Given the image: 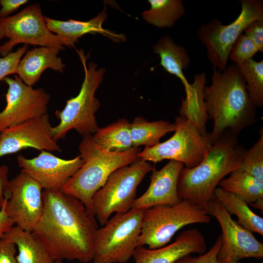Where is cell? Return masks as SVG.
<instances>
[{"instance_id": "obj_1", "label": "cell", "mask_w": 263, "mask_h": 263, "mask_svg": "<svg viewBox=\"0 0 263 263\" xmlns=\"http://www.w3.org/2000/svg\"><path fill=\"white\" fill-rule=\"evenodd\" d=\"M43 209L31 233L55 261H92L97 225L94 215L61 190L42 191Z\"/></svg>"}, {"instance_id": "obj_2", "label": "cell", "mask_w": 263, "mask_h": 263, "mask_svg": "<svg viewBox=\"0 0 263 263\" xmlns=\"http://www.w3.org/2000/svg\"><path fill=\"white\" fill-rule=\"evenodd\" d=\"M206 113L213 121L212 144L226 130L237 136L256 121V106L248 94L245 80L235 63L224 71L213 69L211 84L204 88Z\"/></svg>"}, {"instance_id": "obj_3", "label": "cell", "mask_w": 263, "mask_h": 263, "mask_svg": "<svg viewBox=\"0 0 263 263\" xmlns=\"http://www.w3.org/2000/svg\"><path fill=\"white\" fill-rule=\"evenodd\" d=\"M245 150L239 144L237 136L228 130L225 131L199 165L190 169L182 168L177 184L179 198L204 207L220 181L239 169Z\"/></svg>"}, {"instance_id": "obj_4", "label": "cell", "mask_w": 263, "mask_h": 263, "mask_svg": "<svg viewBox=\"0 0 263 263\" xmlns=\"http://www.w3.org/2000/svg\"><path fill=\"white\" fill-rule=\"evenodd\" d=\"M78 148L83 164L61 190L80 200L92 212L94 194L113 172L138 159L141 150L139 147H132L122 152H109L96 145L92 135L83 137Z\"/></svg>"}, {"instance_id": "obj_5", "label": "cell", "mask_w": 263, "mask_h": 263, "mask_svg": "<svg viewBox=\"0 0 263 263\" xmlns=\"http://www.w3.org/2000/svg\"><path fill=\"white\" fill-rule=\"evenodd\" d=\"M75 50L84 70V79L78 94L68 100L62 110L55 112L60 120L57 126L52 128L54 139L56 141L65 138L72 129L84 137L94 134L99 128L95 113L100 103L94 95L106 71L102 67L98 68L94 62H91L87 65V57L83 50Z\"/></svg>"}, {"instance_id": "obj_6", "label": "cell", "mask_w": 263, "mask_h": 263, "mask_svg": "<svg viewBox=\"0 0 263 263\" xmlns=\"http://www.w3.org/2000/svg\"><path fill=\"white\" fill-rule=\"evenodd\" d=\"M210 221L204 207L188 201L182 200L173 206H154L144 211L138 246L147 245L150 249L162 247L184 226L209 224Z\"/></svg>"}, {"instance_id": "obj_7", "label": "cell", "mask_w": 263, "mask_h": 263, "mask_svg": "<svg viewBox=\"0 0 263 263\" xmlns=\"http://www.w3.org/2000/svg\"><path fill=\"white\" fill-rule=\"evenodd\" d=\"M153 168L149 162L139 158L110 175L91 200V211L101 225L113 213H126L132 208L138 185Z\"/></svg>"}, {"instance_id": "obj_8", "label": "cell", "mask_w": 263, "mask_h": 263, "mask_svg": "<svg viewBox=\"0 0 263 263\" xmlns=\"http://www.w3.org/2000/svg\"><path fill=\"white\" fill-rule=\"evenodd\" d=\"M145 210L131 208L115 215L96 230L93 263H126L138 246Z\"/></svg>"}, {"instance_id": "obj_9", "label": "cell", "mask_w": 263, "mask_h": 263, "mask_svg": "<svg viewBox=\"0 0 263 263\" xmlns=\"http://www.w3.org/2000/svg\"><path fill=\"white\" fill-rule=\"evenodd\" d=\"M174 123L176 129L172 137L152 147H145L138 157L153 163L174 160L189 169L199 165L212 145L210 133L202 134L192 122L183 116H176Z\"/></svg>"}, {"instance_id": "obj_10", "label": "cell", "mask_w": 263, "mask_h": 263, "mask_svg": "<svg viewBox=\"0 0 263 263\" xmlns=\"http://www.w3.org/2000/svg\"><path fill=\"white\" fill-rule=\"evenodd\" d=\"M241 12L230 24L225 25L214 19L202 24L198 37L205 46L213 68L220 71L226 68L229 51L234 42L252 21L263 19L262 0H241Z\"/></svg>"}, {"instance_id": "obj_11", "label": "cell", "mask_w": 263, "mask_h": 263, "mask_svg": "<svg viewBox=\"0 0 263 263\" xmlns=\"http://www.w3.org/2000/svg\"><path fill=\"white\" fill-rule=\"evenodd\" d=\"M0 27L9 40L2 45L1 55L11 53L17 44L55 47L64 49L63 40L51 32L38 3L28 5L18 14L0 19Z\"/></svg>"}, {"instance_id": "obj_12", "label": "cell", "mask_w": 263, "mask_h": 263, "mask_svg": "<svg viewBox=\"0 0 263 263\" xmlns=\"http://www.w3.org/2000/svg\"><path fill=\"white\" fill-rule=\"evenodd\" d=\"M204 207L215 217L222 229L221 246L217 255L219 263H237L248 258H263V244L234 220L213 195Z\"/></svg>"}, {"instance_id": "obj_13", "label": "cell", "mask_w": 263, "mask_h": 263, "mask_svg": "<svg viewBox=\"0 0 263 263\" xmlns=\"http://www.w3.org/2000/svg\"><path fill=\"white\" fill-rule=\"evenodd\" d=\"M43 188L25 172H21L9 181L5 210L14 225L32 233L42 214Z\"/></svg>"}, {"instance_id": "obj_14", "label": "cell", "mask_w": 263, "mask_h": 263, "mask_svg": "<svg viewBox=\"0 0 263 263\" xmlns=\"http://www.w3.org/2000/svg\"><path fill=\"white\" fill-rule=\"evenodd\" d=\"M8 88L6 105L0 112V133L4 130L48 114L50 95L42 88L34 89L15 75L4 78Z\"/></svg>"}, {"instance_id": "obj_15", "label": "cell", "mask_w": 263, "mask_h": 263, "mask_svg": "<svg viewBox=\"0 0 263 263\" xmlns=\"http://www.w3.org/2000/svg\"><path fill=\"white\" fill-rule=\"evenodd\" d=\"M48 114L8 128L0 133V157L31 148L61 151L54 139Z\"/></svg>"}, {"instance_id": "obj_16", "label": "cell", "mask_w": 263, "mask_h": 263, "mask_svg": "<svg viewBox=\"0 0 263 263\" xmlns=\"http://www.w3.org/2000/svg\"><path fill=\"white\" fill-rule=\"evenodd\" d=\"M17 160L21 171L44 189L61 190L83 164L79 155L64 159L46 150L31 159L19 155Z\"/></svg>"}, {"instance_id": "obj_17", "label": "cell", "mask_w": 263, "mask_h": 263, "mask_svg": "<svg viewBox=\"0 0 263 263\" xmlns=\"http://www.w3.org/2000/svg\"><path fill=\"white\" fill-rule=\"evenodd\" d=\"M183 167V163L174 160H169L160 170L153 166L148 188L135 199L132 208L146 210L158 205L173 206L180 203L177 184Z\"/></svg>"}, {"instance_id": "obj_18", "label": "cell", "mask_w": 263, "mask_h": 263, "mask_svg": "<svg viewBox=\"0 0 263 263\" xmlns=\"http://www.w3.org/2000/svg\"><path fill=\"white\" fill-rule=\"evenodd\" d=\"M206 239L196 228L182 231L169 245L150 249L138 246L133 255L135 263H174L191 253L203 254L207 250Z\"/></svg>"}, {"instance_id": "obj_19", "label": "cell", "mask_w": 263, "mask_h": 263, "mask_svg": "<svg viewBox=\"0 0 263 263\" xmlns=\"http://www.w3.org/2000/svg\"><path fill=\"white\" fill-rule=\"evenodd\" d=\"M107 16L105 4L101 12L87 21L74 19L62 21L45 16L44 19L49 30L61 38L65 46H73L79 38L89 33L101 34L116 41L123 40L125 38L124 35L113 33L103 28L102 24L107 19Z\"/></svg>"}, {"instance_id": "obj_20", "label": "cell", "mask_w": 263, "mask_h": 263, "mask_svg": "<svg viewBox=\"0 0 263 263\" xmlns=\"http://www.w3.org/2000/svg\"><path fill=\"white\" fill-rule=\"evenodd\" d=\"M60 50L55 47H35L27 51L17 67V75L26 85L32 86L47 69L63 73L65 64L58 56Z\"/></svg>"}, {"instance_id": "obj_21", "label": "cell", "mask_w": 263, "mask_h": 263, "mask_svg": "<svg viewBox=\"0 0 263 263\" xmlns=\"http://www.w3.org/2000/svg\"><path fill=\"white\" fill-rule=\"evenodd\" d=\"M224 190L238 196L248 205L263 210V181L239 169L232 171L218 184Z\"/></svg>"}, {"instance_id": "obj_22", "label": "cell", "mask_w": 263, "mask_h": 263, "mask_svg": "<svg viewBox=\"0 0 263 263\" xmlns=\"http://www.w3.org/2000/svg\"><path fill=\"white\" fill-rule=\"evenodd\" d=\"M205 73L202 72L194 75V81L185 90L186 97L182 100L179 109L180 116L189 120L204 135L207 132L206 123L208 118L205 107L204 88L207 82Z\"/></svg>"}, {"instance_id": "obj_23", "label": "cell", "mask_w": 263, "mask_h": 263, "mask_svg": "<svg viewBox=\"0 0 263 263\" xmlns=\"http://www.w3.org/2000/svg\"><path fill=\"white\" fill-rule=\"evenodd\" d=\"M152 48L154 53L160 56L161 65L168 72L179 78L186 90L189 83L183 71L188 68L190 62L186 48L176 43L168 35L160 38Z\"/></svg>"}, {"instance_id": "obj_24", "label": "cell", "mask_w": 263, "mask_h": 263, "mask_svg": "<svg viewBox=\"0 0 263 263\" xmlns=\"http://www.w3.org/2000/svg\"><path fill=\"white\" fill-rule=\"evenodd\" d=\"M3 239L17 246L19 254L16 256L18 263H55L43 245L31 233L17 226L10 228L2 236Z\"/></svg>"}, {"instance_id": "obj_25", "label": "cell", "mask_w": 263, "mask_h": 263, "mask_svg": "<svg viewBox=\"0 0 263 263\" xmlns=\"http://www.w3.org/2000/svg\"><path fill=\"white\" fill-rule=\"evenodd\" d=\"M213 195L230 215H236L240 225L251 232L263 235V218L255 213L246 202L220 187L214 189Z\"/></svg>"}, {"instance_id": "obj_26", "label": "cell", "mask_w": 263, "mask_h": 263, "mask_svg": "<svg viewBox=\"0 0 263 263\" xmlns=\"http://www.w3.org/2000/svg\"><path fill=\"white\" fill-rule=\"evenodd\" d=\"M130 122L126 118L119 119L100 128L92 135L93 141L103 150L111 152H122L132 148Z\"/></svg>"}, {"instance_id": "obj_27", "label": "cell", "mask_w": 263, "mask_h": 263, "mask_svg": "<svg viewBox=\"0 0 263 263\" xmlns=\"http://www.w3.org/2000/svg\"><path fill=\"white\" fill-rule=\"evenodd\" d=\"M176 125L163 119L149 122L141 116L135 117L130 123L133 147L144 145L151 148L158 144L167 133L174 132Z\"/></svg>"}, {"instance_id": "obj_28", "label": "cell", "mask_w": 263, "mask_h": 263, "mask_svg": "<svg viewBox=\"0 0 263 263\" xmlns=\"http://www.w3.org/2000/svg\"><path fill=\"white\" fill-rule=\"evenodd\" d=\"M150 8L142 16L148 23L158 28H170L186 12L182 0H148Z\"/></svg>"}, {"instance_id": "obj_29", "label": "cell", "mask_w": 263, "mask_h": 263, "mask_svg": "<svg viewBox=\"0 0 263 263\" xmlns=\"http://www.w3.org/2000/svg\"><path fill=\"white\" fill-rule=\"evenodd\" d=\"M246 84L248 94L256 107L263 106V60L257 62L252 58L238 67Z\"/></svg>"}, {"instance_id": "obj_30", "label": "cell", "mask_w": 263, "mask_h": 263, "mask_svg": "<svg viewBox=\"0 0 263 263\" xmlns=\"http://www.w3.org/2000/svg\"><path fill=\"white\" fill-rule=\"evenodd\" d=\"M254 145L244 152L239 169L263 181V129Z\"/></svg>"}, {"instance_id": "obj_31", "label": "cell", "mask_w": 263, "mask_h": 263, "mask_svg": "<svg viewBox=\"0 0 263 263\" xmlns=\"http://www.w3.org/2000/svg\"><path fill=\"white\" fill-rule=\"evenodd\" d=\"M258 52L254 43L245 35L241 34L233 44L228 57L238 67L252 57Z\"/></svg>"}, {"instance_id": "obj_32", "label": "cell", "mask_w": 263, "mask_h": 263, "mask_svg": "<svg viewBox=\"0 0 263 263\" xmlns=\"http://www.w3.org/2000/svg\"><path fill=\"white\" fill-rule=\"evenodd\" d=\"M27 48L28 45L24 44L17 51L0 57V81L9 75L16 74L19 63Z\"/></svg>"}, {"instance_id": "obj_33", "label": "cell", "mask_w": 263, "mask_h": 263, "mask_svg": "<svg viewBox=\"0 0 263 263\" xmlns=\"http://www.w3.org/2000/svg\"><path fill=\"white\" fill-rule=\"evenodd\" d=\"M221 242L222 236L220 234L207 252L198 257L187 255L178 259L174 263H219L217 255L221 246Z\"/></svg>"}, {"instance_id": "obj_34", "label": "cell", "mask_w": 263, "mask_h": 263, "mask_svg": "<svg viewBox=\"0 0 263 263\" xmlns=\"http://www.w3.org/2000/svg\"><path fill=\"white\" fill-rule=\"evenodd\" d=\"M245 35L255 45L258 51L263 53V19L255 20L244 30Z\"/></svg>"}, {"instance_id": "obj_35", "label": "cell", "mask_w": 263, "mask_h": 263, "mask_svg": "<svg viewBox=\"0 0 263 263\" xmlns=\"http://www.w3.org/2000/svg\"><path fill=\"white\" fill-rule=\"evenodd\" d=\"M16 245L6 240L0 239V263H18L15 254Z\"/></svg>"}, {"instance_id": "obj_36", "label": "cell", "mask_w": 263, "mask_h": 263, "mask_svg": "<svg viewBox=\"0 0 263 263\" xmlns=\"http://www.w3.org/2000/svg\"><path fill=\"white\" fill-rule=\"evenodd\" d=\"M28 1L27 0H0V19L7 17Z\"/></svg>"}, {"instance_id": "obj_37", "label": "cell", "mask_w": 263, "mask_h": 263, "mask_svg": "<svg viewBox=\"0 0 263 263\" xmlns=\"http://www.w3.org/2000/svg\"><path fill=\"white\" fill-rule=\"evenodd\" d=\"M8 167L6 165L0 166V208L5 204L8 198L5 197V192L9 182L8 173Z\"/></svg>"}, {"instance_id": "obj_38", "label": "cell", "mask_w": 263, "mask_h": 263, "mask_svg": "<svg viewBox=\"0 0 263 263\" xmlns=\"http://www.w3.org/2000/svg\"><path fill=\"white\" fill-rule=\"evenodd\" d=\"M6 202L0 210V239L14 225V222L8 217L5 212V206Z\"/></svg>"}, {"instance_id": "obj_39", "label": "cell", "mask_w": 263, "mask_h": 263, "mask_svg": "<svg viewBox=\"0 0 263 263\" xmlns=\"http://www.w3.org/2000/svg\"><path fill=\"white\" fill-rule=\"evenodd\" d=\"M4 37V32L2 28L0 27V40ZM2 51V45L0 44V54Z\"/></svg>"}, {"instance_id": "obj_40", "label": "cell", "mask_w": 263, "mask_h": 263, "mask_svg": "<svg viewBox=\"0 0 263 263\" xmlns=\"http://www.w3.org/2000/svg\"><path fill=\"white\" fill-rule=\"evenodd\" d=\"M55 263H62L61 261H56Z\"/></svg>"}, {"instance_id": "obj_41", "label": "cell", "mask_w": 263, "mask_h": 263, "mask_svg": "<svg viewBox=\"0 0 263 263\" xmlns=\"http://www.w3.org/2000/svg\"><path fill=\"white\" fill-rule=\"evenodd\" d=\"M240 263V262H238V263ZM263 263L262 262V263Z\"/></svg>"}]
</instances>
